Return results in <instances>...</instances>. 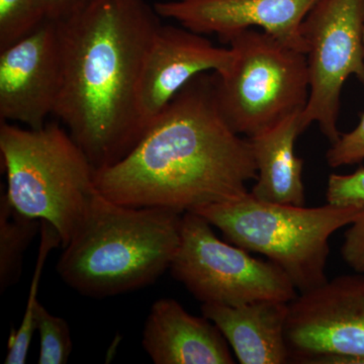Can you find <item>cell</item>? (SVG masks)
<instances>
[{"label": "cell", "instance_id": "cell-1", "mask_svg": "<svg viewBox=\"0 0 364 364\" xmlns=\"http://www.w3.org/2000/svg\"><path fill=\"white\" fill-rule=\"evenodd\" d=\"M256 177L250 141L225 119L214 74L203 73L146 127L126 156L95 170V186L119 205L184 214L241 198Z\"/></svg>", "mask_w": 364, "mask_h": 364}, {"label": "cell", "instance_id": "cell-2", "mask_svg": "<svg viewBox=\"0 0 364 364\" xmlns=\"http://www.w3.org/2000/svg\"><path fill=\"white\" fill-rule=\"evenodd\" d=\"M58 25L63 77L53 116L95 170L111 166L143 134L136 90L159 14L147 0H90Z\"/></svg>", "mask_w": 364, "mask_h": 364}, {"label": "cell", "instance_id": "cell-3", "mask_svg": "<svg viewBox=\"0 0 364 364\" xmlns=\"http://www.w3.org/2000/svg\"><path fill=\"white\" fill-rule=\"evenodd\" d=\"M182 213L132 208L97 193L57 262L76 293L105 299L154 284L170 269L181 238Z\"/></svg>", "mask_w": 364, "mask_h": 364}, {"label": "cell", "instance_id": "cell-4", "mask_svg": "<svg viewBox=\"0 0 364 364\" xmlns=\"http://www.w3.org/2000/svg\"><path fill=\"white\" fill-rule=\"evenodd\" d=\"M0 153L6 200L21 214L50 223L63 248L97 193L90 159L57 123L23 129L0 122Z\"/></svg>", "mask_w": 364, "mask_h": 364}, {"label": "cell", "instance_id": "cell-5", "mask_svg": "<svg viewBox=\"0 0 364 364\" xmlns=\"http://www.w3.org/2000/svg\"><path fill=\"white\" fill-rule=\"evenodd\" d=\"M364 208H306L264 202L251 195L195 210L230 243L262 254L282 268L301 294L328 282L330 237L351 225Z\"/></svg>", "mask_w": 364, "mask_h": 364}, {"label": "cell", "instance_id": "cell-6", "mask_svg": "<svg viewBox=\"0 0 364 364\" xmlns=\"http://www.w3.org/2000/svg\"><path fill=\"white\" fill-rule=\"evenodd\" d=\"M222 42L234 50L235 59L226 71L213 73L215 95L237 134L252 138L304 111L310 95L306 54L255 28Z\"/></svg>", "mask_w": 364, "mask_h": 364}, {"label": "cell", "instance_id": "cell-7", "mask_svg": "<svg viewBox=\"0 0 364 364\" xmlns=\"http://www.w3.org/2000/svg\"><path fill=\"white\" fill-rule=\"evenodd\" d=\"M169 270L202 304L233 306L260 299L291 303L298 296L282 268L222 241L212 225L196 213L182 215L181 244Z\"/></svg>", "mask_w": 364, "mask_h": 364}, {"label": "cell", "instance_id": "cell-8", "mask_svg": "<svg viewBox=\"0 0 364 364\" xmlns=\"http://www.w3.org/2000/svg\"><path fill=\"white\" fill-rule=\"evenodd\" d=\"M310 95L299 117L301 133L318 124L329 142L338 130L340 97L350 76L364 85V0H317L301 23Z\"/></svg>", "mask_w": 364, "mask_h": 364}, {"label": "cell", "instance_id": "cell-9", "mask_svg": "<svg viewBox=\"0 0 364 364\" xmlns=\"http://www.w3.org/2000/svg\"><path fill=\"white\" fill-rule=\"evenodd\" d=\"M291 363L364 364V275H342L289 303Z\"/></svg>", "mask_w": 364, "mask_h": 364}, {"label": "cell", "instance_id": "cell-10", "mask_svg": "<svg viewBox=\"0 0 364 364\" xmlns=\"http://www.w3.org/2000/svg\"><path fill=\"white\" fill-rule=\"evenodd\" d=\"M62 77L58 21L46 18L32 33L0 50V122L44 127L56 109Z\"/></svg>", "mask_w": 364, "mask_h": 364}, {"label": "cell", "instance_id": "cell-11", "mask_svg": "<svg viewBox=\"0 0 364 364\" xmlns=\"http://www.w3.org/2000/svg\"><path fill=\"white\" fill-rule=\"evenodd\" d=\"M234 59L232 48L215 47L200 33L183 26H160L146 53L136 90L143 133L193 78L208 71H226Z\"/></svg>", "mask_w": 364, "mask_h": 364}, {"label": "cell", "instance_id": "cell-12", "mask_svg": "<svg viewBox=\"0 0 364 364\" xmlns=\"http://www.w3.org/2000/svg\"><path fill=\"white\" fill-rule=\"evenodd\" d=\"M317 0H169L154 4L160 18H171L200 35L223 41L258 28L296 51L306 53L301 23Z\"/></svg>", "mask_w": 364, "mask_h": 364}, {"label": "cell", "instance_id": "cell-13", "mask_svg": "<svg viewBox=\"0 0 364 364\" xmlns=\"http://www.w3.org/2000/svg\"><path fill=\"white\" fill-rule=\"evenodd\" d=\"M142 346L155 364H233L229 344L208 318L191 315L172 299L151 306Z\"/></svg>", "mask_w": 364, "mask_h": 364}, {"label": "cell", "instance_id": "cell-14", "mask_svg": "<svg viewBox=\"0 0 364 364\" xmlns=\"http://www.w3.org/2000/svg\"><path fill=\"white\" fill-rule=\"evenodd\" d=\"M289 303L260 299L240 306L203 304V317L221 331L241 364L291 363L286 339Z\"/></svg>", "mask_w": 364, "mask_h": 364}, {"label": "cell", "instance_id": "cell-15", "mask_svg": "<svg viewBox=\"0 0 364 364\" xmlns=\"http://www.w3.org/2000/svg\"><path fill=\"white\" fill-rule=\"evenodd\" d=\"M301 114H291L272 128L248 138L257 168L256 183L250 193L258 200L305 205L304 161L294 152L296 138L301 134Z\"/></svg>", "mask_w": 364, "mask_h": 364}, {"label": "cell", "instance_id": "cell-16", "mask_svg": "<svg viewBox=\"0 0 364 364\" xmlns=\"http://www.w3.org/2000/svg\"><path fill=\"white\" fill-rule=\"evenodd\" d=\"M42 221L16 210L0 196V291L20 282L26 249L41 232Z\"/></svg>", "mask_w": 364, "mask_h": 364}, {"label": "cell", "instance_id": "cell-17", "mask_svg": "<svg viewBox=\"0 0 364 364\" xmlns=\"http://www.w3.org/2000/svg\"><path fill=\"white\" fill-rule=\"evenodd\" d=\"M40 235L39 256H38L35 272H33L25 315H23L18 329L11 330V335H9L7 353L6 359H4V363L6 364L26 363L28 349H30L31 343H32L33 333L37 330L36 329L35 312L38 303H39L37 296L43 267H44L48 255L53 249L59 247V246L62 247L61 237L50 223L42 221Z\"/></svg>", "mask_w": 364, "mask_h": 364}, {"label": "cell", "instance_id": "cell-18", "mask_svg": "<svg viewBox=\"0 0 364 364\" xmlns=\"http://www.w3.org/2000/svg\"><path fill=\"white\" fill-rule=\"evenodd\" d=\"M44 20V0H0V50L32 33Z\"/></svg>", "mask_w": 364, "mask_h": 364}, {"label": "cell", "instance_id": "cell-19", "mask_svg": "<svg viewBox=\"0 0 364 364\" xmlns=\"http://www.w3.org/2000/svg\"><path fill=\"white\" fill-rule=\"evenodd\" d=\"M36 329L39 332V364H65L70 358L72 343L70 328L63 318L50 313L38 303L35 312Z\"/></svg>", "mask_w": 364, "mask_h": 364}, {"label": "cell", "instance_id": "cell-20", "mask_svg": "<svg viewBox=\"0 0 364 364\" xmlns=\"http://www.w3.org/2000/svg\"><path fill=\"white\" fill-rule=\"evenodd\" d=\"M326 198L332 205L364 208V167L350 174H331Z\"/></svg>", "mask_w": 364, "mask_h": 364}, {"label": "cell", "instance_id": "cell-21", "mask_svg": "<svg viewBox=\"0 0 364 364\" xmlns=\"http://www.w3.org/2000/svg\"><path fill=\"white\" fill-rule=\"evenodd\" d=\"M328 165L332 168L356 164L364 160V114L355 129L341 134L326 154Z\"/></svg>", "mask_w": 364, "mask_h": 364}, {"label": "cell", "instance_id": "cell-22", "mask_svg": "<svg viewBox=\"0 0 364 364\" xmlns=\"http://www.w3.org/2000/svg\"><path fill=\"white\" fill-rule=\"evenodd\" d=\"M341 255L351 269L364 274V210L345 233Z\"/></svg>", "mask_w": 364, "mask_h": 364}, {"label": "cell", "instance_id": "cell-23", "mask_svg": "<svg viewBox=\"0 0 364 364\" xmlns=\"http://www.w3.org/2000/svg\"><path fill=\"white\" fill-rule=\"evenodd\" d=\"M90 0H44L46 18L61 21L78 13Z\"/></svg>", "mask_w": 364, "mask_h": 364}]
</instances>
